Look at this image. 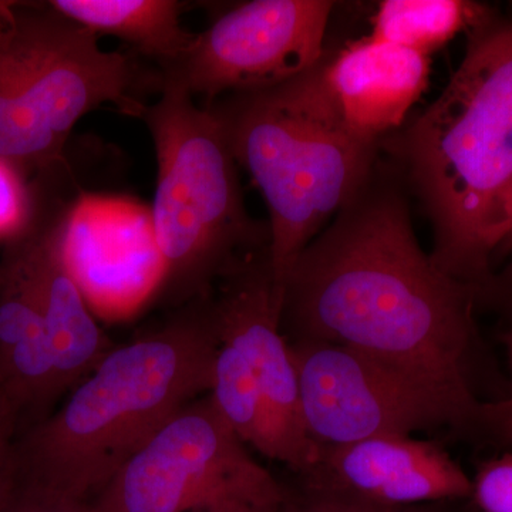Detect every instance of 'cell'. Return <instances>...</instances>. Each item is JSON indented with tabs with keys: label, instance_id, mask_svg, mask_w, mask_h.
Returning <instances> with one entry per match:
<instances>
[{
	"label": "cell",
	"instance_id": "3957f363",
	"mask_svg": "<svg viewBox=\"0 0 512 512\" xmlns=\"http://www.w3.org/2000/svg\"><path fill=\"white\" fill-rule=\"evenodd\" d=\"M380 150L429 217L434 264L488 295L495 281L485 234L512 178V20L490 16L471 30L437 100Z\"/></svg>",
	"mask_w": 512,
	"mask_h": 512
},
{
	"label": "cell",
	"instance_id": "7402d4cb",
	"mask_svg": "<svg viewBox=\"0 0 512 512\" xmlns=\"http://www.w3.org/2000/svg\"><path fill=\"white\" fill-rule=\"evenodd\" d=\"M505 343H507V352H508V365H510V392H508L507 397L500 402L501 410H503V416L505 421V429L510 431V427L512 426V329L508 332L507 338H505Z\"/></svg>",
	"mask_w": 512,
	"mask_h": 512
},
{
	"label": "cell",
	"instance_id": "d6986e66",
	"mask_svg": "<svg viewBox=\"0 0 512 512\" xmlns=\"http://www.w3.org/2000/svg\"><path fill=\"white\" fill-rule=\"evenodd\" d=\"M3 512H94L92 504L57 491L16 481L15 491Z\"/></svg>",
	"mask_w": 512,
	"mask_h": 512
},
{
	"label": "cell",
	"instance_id": "277c9868",
	"mask_svg": "<svg viewBox=\"0 0 512 512\" xmlns=\"http://www.w3.org/2000/svg\"><path fill=\"white\" fill-rule=\"evenodd\" d=\"M326 59V56H325ZM288 82L202 104L264 197L275 285L302 249L369 181L380 143L353 133L323 80V62Z\"/></svg>",
	"mask_w": 512,
	"mask_h": 512
},
{
	"label": "cell",
	"instance_id": "30bf717a",
	"mask_svg": "<svg viewBox=\"0 0 512 512\" xmlns=\"http://www.w3.org/2000/svg\"><path fill=\"white\" fill-rule=\"evenodd\" d=\"M220 342L232 346L264 394L279 434L292 457L293 470L306 476L318 444L303 426L299 377L281 326V291L272 278L269 254L258 256L222 281L214 298Z\"/></svg>",
	"mask_w": 512,
	"mask_h": 512
},
{
	"label": "cell",
	"instance_id": "4fadbf2b",
	"mask_svg": "<svg viewBox=\"0 0 512 512\" xmlns=\"http://www.w3.org/2000/svg\"><path fill=\"white\" fill-rule=\"evenodd\" d=\"M431 57L365 36L323 62V80L346 126L382 143L429 87Z\"/></svg>",
	"mask_w": 512,
	"mask_h": 512
},
{
	"label": "cell",
	"instance_id": "603a6c76",
	"mask_svg": "<svg viewBox=\"0 0 512 512\" xmlns=\"http://www.w3.org/2000/svg\"><path fill=\"white\" fill-rule=\"evenodd\" d=\"M508 248H512V239H511L510 245H508ZM510 276H511V281H512V266L510 269Z\"/></svg>",
	"mask_w": 512,
	"mask_h": 512
},
{
	"label": "cell",
	"instance_id": "5b68a950",
	"mask_svg": "<svg viewBox=\"0 0 512 512\" xmlns=\"http://www.w3.org/2000/svg\"><path fill=\"white\" fill-rule=\"evenodd\" d=\"M141 121L156 151L151 235L164 296L181 303L210 296L214 282L269 254L268 221L249 214L239 165L200 101L164 87Z\"/></svg>",
	"mask_w": 512,
	"mask_h": 512
},
{
	"label": "cell",
	"instance_id": "7c38bea8",
	"mask_svg": "<svg viewBox=\"0 0 512 512\" xmlns=\"http://www.w3.org/2000/svg\"><path fill=\"white\" fill-rule=\"evenodd\" d=\"M80 192L79 185L66 192L45 235L15 264L42 313L62 396L114 348L87 306L67 249Z\"/></svg>",
	"mask_w": 512,
	"mask_h": 512
},
{
	"label": "cell",
	"instance_id": "8fae6325",
	"mask_svg": "<svg viewBox=\"0 0 512 512\" xmlns=\"http://www.w3.org/2000/svg\"><path fill=\"white\" fill-rule=\"evenodd\" d=\"M313 493L340 495L380 505H417L470 497L468 478L447 451L413 436L322 446L305 476Z\"/></svg>",
	"mask_w": 512,
	"mask_h": 512
},
{
	"label": "cell",
	"instance_id": "5bb4252c",
	"mask_svg": "<svg viewBox=\"0 0 512 512\" xmlns=\"http://www.w3.org/2000/svg\"><path fill=\"white\" fill-rule=\"evenodd\" d=\"M0 296V397L26 430L62 397L42 313L18 266ZM25 430V431H26Z\"/></svg>",
	"mask_w": 512,
	"mask_h": 512
},
{
	"label": "cell",
	"instance_id": "9c48e42d",
	"mask_svg": "<svg viewBox=\"0 0 512 512\" xmlns=\"http://www.w3.org/2000/svg\"><path fill=\"white\" fill-rule=\"evenodd\" d=\"M335 2L251 0L197 32L177 62L157 69L160 92L174 87L201 104L288 82L325 59Z\"/></svg>",
	"mask_w": 512,
	"mask_h": 512
},
{
	"label": "cell",
	"instance_id": "ba28073f",
	"mask_svg": "<svg viewBox=\"0 0 512 512\" xmlns=\"http://www.w3.org/2000/svg\"><path fill=\"white\" fill-rule=\"evenodd\" d=\"M291 345L306 434L315 444L342 446L416 431L504 429L500 404L467 406L356 350L325 342Z\"/></svg>",
	"mask_w": 512,
	"mask_h": 512
},
{
	"label": "cell",
	"instance_id": "ac0fdd59",
	"mask_svg": "<svg viewBox=\"0 0 512 512\" xmlns=\"http://www.w3.org/2000/svg\"><path fill=\"white\" fill-rule=\"evenodd\" d=\"M471 495L484 512H512V453L481 464Z\"/></svg>",
	"mask_w": 512,
	"mask_h": 512
},
{
	"label": "cell",
	"instance_id": "9a60e30c",
	"mask_svg": "<svg viewBox=\"0 0 512 512\" xmlns=\"http://www.w3.org/2000/svg\"><path fill=\"white\" fill-rule=\"evenodd\" d=\"M191 3L180 0H55L50 8L94 35L113 36L157 69L177 62L197 32L183 25Z\"/></svg>",
	"mask_w": 512,
	"mask_h": 512
},
{
	"label": "cell",
	"instance_id": "52a82bcc",
	"mask_svg": "<svg viewBox=\"0 0 512 512\" xmlns=\"http://www.w3.org/2000/svg\"><path fill=\"white\" fill-rule=\"evenodd\" d=\"M285 494L208 394L174 414L92 501L94 512H278Z\"/></svg>",
	"mask_w": 512,
	"mask_h": 512
},
{
	"label": "cell",
	"instance_id": "6da1fadb",
	"mask_svg": "<svg viewBox=\"0 0 512 512\" xmlns=\"http://www.w3.org/2000/svg\"><path fill=\"white\" fill-rule=\"evenodd\" d=\"M404 188L379 160L289 266L279 285L282 329L356 350L485 409L474 386L480 296L420 247Z\"/></svg>",
	"mask_w": 512,
	"mask_h": 512
},
{
	"label": "cell",
	"instance_id": "2e32d148",
	"mask_svg": "<svg viewBox=\"0 0 512 512\" xmlns=\"http://www.w3.org/2000/svg\"><path fill=\"white\" fill-rule=\"evenodd\" d=\"M490 16L485 6L466 0H383L370 19L372 32L367 36L431 57Z\"/></svg>",
	"mask_w": 512,
	"mask_h": 512
},
{
	"label": "cell",
	"instance_id": "8992f818",
	"mask_svg": "<svg viewBox=\"0 0 512 512\" xmlns=\"http://www.w3.org/2000/svg\"><path fill=\"white\" fill-rule=\"evenodd\" d=\"M158 94L154 64L104 50L99 36L52 9L0 40V157L56 160L87 114L113 107L141 120Z\"/></svg>",
	"mask_w": 512,
	"mask_h": 512
},
{
	"label": "cell",
	"instance_id": "7a4b0ae2",
	"mask_svg": "<svg viewBox=\"0 0 512 512\" xmlns=\"http://www.w3.org/2000/svg\"><path fill=\"white\" fill-rule=\"evenodd\" d=\"M218 346L211 295L114 346L59 409L19 434L16 481L92 504L174 414L210 393Z\"/></svg>",
	"mask_w": 512,
	"mask_h": 512
},
{
	"label": "cell",
	"instance_id": "e0dca14e",
	"mask_svg": "<svg viewBox=\"0 0 512 512\" xmlns=\"http://www.w3.org/2000/svg\"><path fill=\"white\" fill-rule=\"evenodd\" d=\"M215 409L248 447L292 468V457L244 357L220 342L208 393Z\"/></svg>",
	"mask_w": 512,
	"mask_h": 512
},
{
	"label": "cell",
	"instance_id": "44dd1931",
	"mask_svg": "<svg viewBox=\"0 0 512 512\" xmlns=\"http://www.w3.org/2000/svg\"><path fill=\"white\" fill-rule=\"evenodd\" d=\"M299 512H431L417 505H380L340 497V495L313 493Z\"/></svg>",
	"mask_w": 512,
	"mask_h": 512
},
{
	"label": "cell",
	"instance_id": "ffe728a7",
	"mask_svg": "<svg viewBox=\"0 0 512 512\" xmlns=\"http://www.w3.org/2000/svg\"><path fill=\"white\" fill-rule=\"evenodd\" d=\"M19 421L0 397V512L6 510L16 487L15 444Z\"/></svg>",
	"mask_w": 512,
	"mask_h": 512
}]
</instances>
